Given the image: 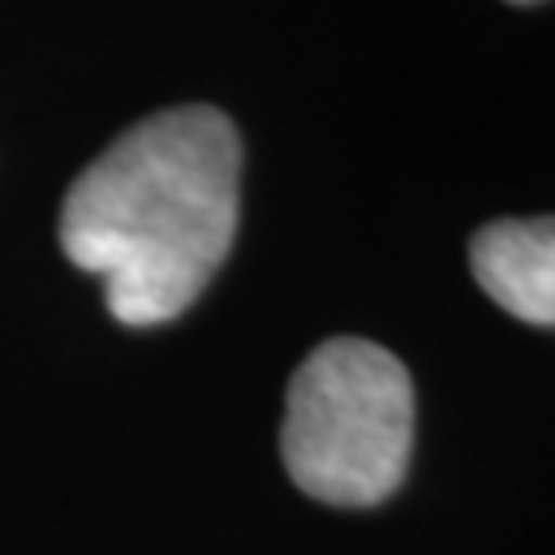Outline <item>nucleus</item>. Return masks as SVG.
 Wrapping results in <instances>:
<instances>
[{"label": "nucleus", "mask_w": 555, "mask_h": 555, "mask_svg": "<svg viewBox=\"0 0 555 555\" xmlns=\"http://www.w3.org/2000/svg\"><path fill=\"white\" fill-rule=\"evenodd\" d=\"M243 144L219 107L190 103L132 124L66 190V259L103 276L124 325H165L206 293L238 231Z\"/></svg>", "instance_id": "nucleus-1"}, {"label": "nucleus", "mask_w": 555, "mask_h": 555, "mask_svg": "<svg viewBox=\"0 0 555 555\" xmlns=\"http://www.w3.org/2000/svg\"><path fill=\"white\" fill-rule=\"evenodd\" d=\"M412 437V375L366 337L321 341L288 378L280 456L300 494L325 506L387 502L408 477Z\"/></svg>", "instance_id": "nucleus-2"}, {"label": "nucleus", "mask_w": 555, "mask_h": 555, "mask_svg": "<svg viewBox=\"0 0 555 555\" xmlns=\"http://www.w3.org/2000/svg\"><path fill=\"white\" fill-rule=\"evenodd\" d=\"M469 268L498 309L555 330V215L486 222L469 243Z\"/></svg>", "instance_id": "nucleus-3"}, {"label": "nucleus", "mask_w": 555, "mask_h": 555, "mask_svg": "<svg viewBox=\"0 0 555 555\" xmlns=\"http://www.w3.org/2000/svg\"><path fill=\"white\" fill-rule=\"evenodd\" d=\"M506 4H539V0H506Z\"/></svg>", "instance_id": "nucleus-4"}]
</instances>
